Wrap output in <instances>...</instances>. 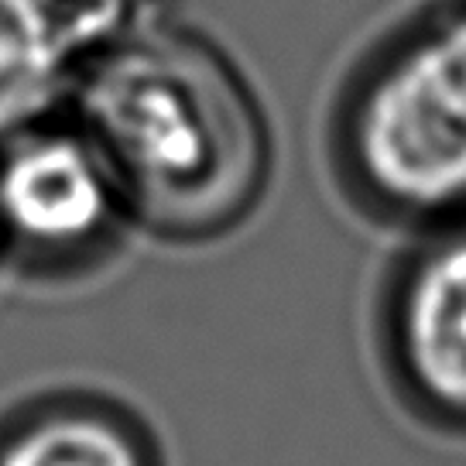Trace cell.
I'll list each match as a JSON object with an SVG mask.
<instances>
[{
  "mask_svg": "<svg viewBox=\"0 0 466 466\" xmlns=\"http://www.w3.org/2000/svg\"><path fill=\"white\" fill-rule=\"evenodd\" d=\"M86 134L124 203L168 230L217 227L254 196L261 131L219 58L178 38L114 48L86 79Z\"/></svg>",
  "mask_w": 466,
  "mask_h": 466,
  "instance_id": "cell-1",
  "label": "cell"
},
{
  "mask_svg": "<svg viewBox=\"0 0 466 466\" xmlns=\"http://www.w3.org/2000/svg\"><path fill=\"white\" fill-rule=\"evenodd\" d=\"M347 147L364 192L394 213L466 206V11L380 58L357 89Z\"/></svg>",
  "mask_w": 466,
  "mask_h": 466,
  "instance_id": "cell-2",
  "label": "cell"
},
{
  "mask_svg": "<svg viewBox=\"0 0 466 466\" xmlns=\"http://www.w3.org/2000/svg\"><path fill=\"white\" fill-rule=\"evenodd\" d=\"M120 186L89 134L31 127L0 145V237L28 254H76L110 230Z\"/></svg>",
  "mask_w": 466,
  "mask_h": 466,
  "instance_id": "cell-3",
  "label": "cell"
},
{
  "mask_svg": "<svg viewBox=\"0 0 466 466\" xmlns=\"http://www.w3.org/2000/svg\"><path fill=\"white\" fill-rule=\"evenodd\" d=\"M391 364L425 422L466 432V230L432 244L401 281Z\"/></svg>",
  "mask_w": 466,
  "mask_h": 466,
  "instance_id": "cell-4",
  "label": "cell"
},
{
  "mask_svg": "<svg viewBox=\"0 0 466 466\" xmlns=\"http://www.w3.org/2000/svg\"><path fill=\"white\" fill-rule=\"evenodd\" d=\"M93 17L79 0H0V145L66 96Z\"/></svg>",
  "mask_w": 466,
  "mask_h": 466,
  "instance_id": "cell-5",
  "label": "cell"
},
{
  "mask_svg": "<svg viewBox=\"0 0 466 466\" xmlns=\"http://www.w3.org/2000/svg\"><path fill=\"white\" fill-rule=\"evenodd\" d=\"M0 466H168L134 411L103 398H52L0 425Z\"/></svg>",
  "mask_w": 466,
  "mask_h": 466,
  "instance_id": "cell-6",
  "label": "cell"
}]
</instances>
